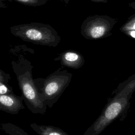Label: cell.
Returning a JSON list of instances; mask_svg holds the SVG:
<instances>
[{
	"instance_id": "cell-1",
	"label": "cell",
	"mask_w": 135,
	"mask_h": 135,
	"mask_svg": "<svg viewBox=\"0 0 135 135\" xmlns=\"http://www.w3.org/2000/svg\"><path fill=\"white\" fill-rule=\"evenodd\" d=\"M135 91V74L120 83L115 95L108 100L100 116L83 135H100L111 123L126 113Z\"/></svg>"
},
{
	"instance_id": "cell-2",
	"label": "cell",
	"mask_w": 135,
	"mask_h": 135,
	"mask_svg": "<svg viewBox=\"0 0 135 135\" xmlns=\"http://www.w3.org/2000/svg\"><path fill=\"white\" fill-rule=\"evenodd\" d=\"M11 65L18 82L21 96L28 110L34 114H44L47 106L38 93L32 75L33 66L30 61L23 57L12 61Z\"/></svg>"
},
{
	"instance_id": "cell-3",
	"label": "cell",
	"mask_w": 135,
	"mask_h": 135,
	"mask_svg": "<svg viewBox=\"0 0 135 135\" xmlns=\"http://www.w3.org/2000/svg\"><path fill=\"white\" fill-rule=\"evenodd\" d=\"M73 74L60 68L45 78L34 79L40 95L47 107L52 108L69 86Z\"/></svg>"
},
{
	"instance_id": "cell-4",
	"label": "cell",
	"mask_w": 135,
	"mask_h": 135,
	"mask_svg": "<svg viewBox=\"0 0 135 135\" xmlns=\"http://www.w3.org/2000/svg\"><path fill=\"white\" fill-rule=\"evenodd\" d=\"M10 32L14 36L35 44L56 47L60 43L61 36L50 25L30 23L12 26Z\"/></svg>"
},
{
	"instance_id": "cell-5",
	"label": "cell",
	"mask_w": 135,
	"mask_h": 135,
	"mask_svg": "<svg viewBox=\"0 0 135 135\" xmlns=\"http://www.w3.org/2000/svg\"><path fill=\"white\" fill-rule=\"evenodd\" d=\"M117 22L115 18L108 15H91L82 22L80 32L86 39H102L111 35V31Z\"/></svg>"
},
{
	"instance_id": "cell-6",
	"label": "cell",
	"mask_w": 135,
	"mask_h": 135,
	"mask_svg": "<svg viewBox=\"0 0 135 135\" xmlns=\"http://www.w3.org/2000/svg\"><path fill=\"white\" fill-rule=\"evenodd\" d=\"M23 99L22 96L15 94H0V110L10 114H17L24 109Z\"/></svg>"
},
{
	"instance_id": "cell-7",
	"label": "cell",
	"mask_w": 135,
	"mask_h": 135,
	"mask_svg": "<svg viewBox=\"0 0 135 135\" xmlns=\"http://www.w3.org/2000/svg\"><path fill=\"white\" fill-rule=\"evenodd\" d=\"M54 61H60L61 64L65 67L78 70L84 64V59L79 52L73 50H66L54 59Z\"/></svg>"
},
{
	"instance_id": "cell-8",
	"label": "cell",
	"mask_w": 135,
	"mask_h": 135,
	"mask_svg": "<svg viewBox=\"0 0 135 135\" xmlns=\"http://www.w3.org/2000/svg\"><path fill=\"white\" fill-rule=\"evenodd\" d=\"M30 127L38 135H69L60 128L51 125L32 123L30 124Z\"/></svg>"
},
{
	"instance_id": "cell-9",
	"label": "cell",
	"mask_w": 135,
	"mask_h": 135,
	"mask_svg": "<svg viewBox=\"0 0 135 135\" xmlns=\"http://www.w3.org/2000/svg\"><path fill=\"white\" fill-rule=\"evenodd\" d=\"M120 31L130 38L135 40V14L128 18L120 27Z\"/></svg>"
},
{
	"instance_id": "cell-10",
	"label": "cell",
	"mask_w": 135,
	"mask_h": 135,
	"mask_svg": "<svg viewBox=\"0 0 135 135\" xmlns=\"http://www.w3.org/2000/svg\"><path fill=\"white\" fill-rule=\"evenodd\" d=\"M1 128L8 135H30L23 129L12 123H1Z\"/></svg>"
},
{
	"instance_id": "cell-11",
	"label": "cell",
	"mask_w": 135,
	"mask_h": 135,
	"mask_svg": "<svg viewBox=\"0 0 135 135\" xmlns=\"http://www.w3.org/2000/svg\"><path fill=\"white\" fill-rule=\"evenodd\" d=\"M22 4L31 6H39L46 4L43 0H14Z\"/></svg>"
},
{
	"instance_id": "cell-12",
	"label": "cell",
	"mask_w": 135,
	"mask_h": 135,
	"mask_svg": "<svg viewBox=\"0 0 135 135\" xmlns=\"http://www.w3.org/2000/svg\"><path fill=\"white\" fill-rule=\"evenodd\" d=\"M13 90L11 86L8 83H5L0 81V94L13 93Z\"/></svg>"
},
{
	"instance_id": "cell-13",
	"label": "cell",
	"mask_w": 135,
	"mask_h": 135,
	"mask_svg": "<svg viewBox=\"0 0 135 135\" xmlns=\"http://www.w3.org/2000/svg\"><path fill=\"white\" fill-rule=\"evenodd\" d=\"M11 79V76L9 73L5 72L0 69V81L5 83H8Z\"/></svg>"
},
{
	"instance_id": "cell-14",
	"label": "cell",
	"mask_w": 135,
	"mask_h": 135,
	"mask_svg": "<svg viewBox=\"0 0 135 135\" xmlns=\"http://www.w3.org/2000/svg\"><path fill=\"white\" fill-rule=\"evenodd\" d=\"M6 0H0V8H5L7 7V5L5 3Z\"/></svg>"
},
{
	"instance_id": "cell-15",
	"label": "cell",
	"mask_w": 135,
	"mask_h": 135,
	"mask_svg": "<svg viewBox=\"0 0 135 135\" xmlns=\"http://www.w3.org/2000/svg\"><path fill=\"white\" fill-rule=\"evenodd\" d=\"M91 2L95 3H106L108 2V0H90Z\"/></svg>"
},
{
	"instance_id": "cell-16",
	"label": "cell",
	"mask_w": 135,
	"mask_h": 135,
	"mask_svg": "<svg viewBox=\"0 0 135 135\" xmlns=\"http://www.w3.org/2000/svg\"><path fill=\"white\" fill-rule=\"evenodd\" d=\"M129 6L130 7L132 8L133 9H135V1L129 3Z\"/></svg>"
},
{
	"instance_id": "cell-17",
	"label": "cell",
	"mask_w": 135,
	"mask_h": 135,
	"mask_svg": "<svg viewBox=\"0 0 135 135\" xmlns=\"http://www.w3.org/2000/svg\"><path fill=\"white\" fill-rule=\"evenodd\" d=\"M58 1H59L61 2H62V3H64L65 4H68V3L70 1V0H58Z\"/></svg>"
},
{
	"instance_id": "cell-18",
	"label": "cell",
	"mask_w": 135,
	"mask_h": 135,
	"mask_svg": "<svg viewBox=\"0 0 135 135\" xmlns=\"http://www.w3.org/2000/svg\"><path fill=\"white\" fill-rule=\"evenodd\" d=\"M43 1H44L45 2H47V1H49V0H43Z\"/></svg>"
}]
</instances>
